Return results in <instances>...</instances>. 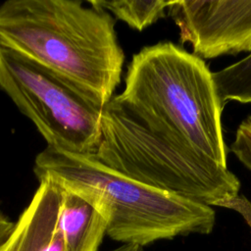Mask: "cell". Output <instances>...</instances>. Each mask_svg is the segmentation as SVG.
Here are the masks:
<instances>
[{"mask_svg": "<svg viewBox=\"0 0 251 251\" xmlns=\"http://www.w3.org/2000/svg\"><path fill=\"white\" fill-rule=\"evenodd\" d=\"M77 0H8L0 4V48L68 79L101 106L121 82L125 54L113 16Z\"/></svg>", "mask_w": 251, "mask_h": 251, "instance_id": "cell-1", "label": "cell"}, {"mask_svg": "<svg viewBox=\"0 0 251 251\" xmlns=\"http://www.w3.org/2000/svg\"><path fill=\"white\" fill-rule=\"evenodd\" d=\"M116 97L157 136L227 167L224 106L201 58L172 42L146 46L133 55Z\"/></svg>", "mask_w": 251, "mask_h": 251, "instance_id": "cell-2", "label": "cell"}, {"mask_svg": "<svg viewBox=\"0 0 251 251\" xmlns=\"http://www.w3.org/2000/svg\"><path fill=\"white\" fill-rule=\"evenodd\" d=\"M37 179L50 178L90 201L107 223V235L143 247L191 233L208 234L215 226L212 207L164 191L102 163L95 154H76L46 146L34 160Z\"/></svg>", "mask_w": 251, "mask_h": 251, "instance_id": "cell-3", "label": "cell"}, {"mask_svg": "<svg viewBox=\"0 0 251 251\" xmlns=\"http://www.w3.org/2000/svg\"><path fill=\"white\" fill-rule=\"evenodd\" d=\"M96 157L146 185L201 204L239 212L251 226V203L227 167L187 152L145 127L114 96L103 108Z\"/></svg>", "mask_w": 251, "mask_h": 251, "instance_id": "cell-4", "label": "cell"}, {"mask_svg": "<svg viewBox=\"0 0 251 251\" xmlns=\"http://www.w3.org/2000/svg\"><path fill=\"white\" fill-rule=\"evenodd\" d=\"M0 89L55 150L95 154L103 106L76 85L21 54L0 48Z\"/></svg>", "mask_w": 251, "mask_h": 251, "instance_id": "cell-5", "label": "cell"}, {"mask_svg": "<svg viewBox=\"0 0 251 251\" xmlns=\"http://www.w3.org/2000/svg\"><path fill=\"white\" fill-rule=\"evenodd\" d=\"M168 11L201 59L251 51V1H170Z\"/></svg>", "mask_w": 251, "mask_h": 251, "instance_id": "cell-6", "label": "cell"}, {"mask_svg": "<svg viewBox=\"0 0 251 251\" xmlns=\"http://www.w3.org/2000/svg\"><path fill=\"white\" fill-rule=\"evenodd\" d=\"M39 186L0 251H66L59 225L62 187L50 178Z\"/></svg>", "mask_w": 251, "mask_h": 251, "instance_id": "cell-7", "label": "cell"}, {"mask_svg": "<svg viewBox=\"0 0 251 251\" xmlns=\"http://www.w3.org/2000/svg\"><path fill=\"white\" fill-rule=\"evenodd\" d=\"M62 189L59 225L66 251H98L107 234L105 218L86 198Z\"/></svg>", "mask_w": 251, "mask_h": 251, "instance_id": "cell-8", "label": "cell"}, {"mask_svg": "<svg viewBox=\"0 0 251 251\" xmlns=\"http://www.w3.org/2000/svg\"><path fill=\"white\" fill-rule=\"evenodd\" d=\"M107 11L113 18L125 22L130 27L139 31L165 17L170 1H144V0H120V1H89Z\"/></svg>", "mask_w": 251, "mask_h": 251, "instance_id": "cell-9", "label": "cell"}, {"mask_svg": "<svg viewBox=\"0 0 251 251\" xmlns=\"http://www.w3.org/2000/svg\"><path fill=\"white\" fill-rule=\"evenodd\" d=\"M212 79L223 106L230 100L251 103V54L227 68L212 73Z\"/></svg>", "mask_w": 251, "mask_h": 251, "instance_id": "cell-10", "label": "cell"}, {"mask_svg": "<svg viewBox=\"0 0 251 251\" xmlns=\"http://www.w3.org/2000/svg\"><path fill=\"white\" fill-rule=\"evenodd\" d=\"M230 151L251 171V116H248L238 126L235 138L230 144Z\"/></svg>", "mask_w": 251, "mask_h": 251, "instance_id": "cell-11", "label": "cell"}, {"mask_svg": "<svg viewBox=\"0 0 251 251\" xmlns=\"http://www.w3.org/2000/svg\"><path fill=\"white\" fill-rule=\"evenodd\" d=\"M14 226H15V223L11 222L0 211V245H2L4 241L9 237Z\"/></svg>", "mask_w": 251, "mask_h": 251, "instance_id": "cell-12", "label": "cell"}, {"mask_svg": "<svg viewBox=\"0 0 251 251\" xmlns=\"http://www.w3.org/2000/svg\"><path fill=\"white\" fill-rule=\"evenodd\" d=\"M110 251H142V247L132 244H123L122 246Z\"/></svg>", "mask_w": 251, "mask_h": 251, "instance_id": "cell-13", "label": "cell"}]
</instances>
